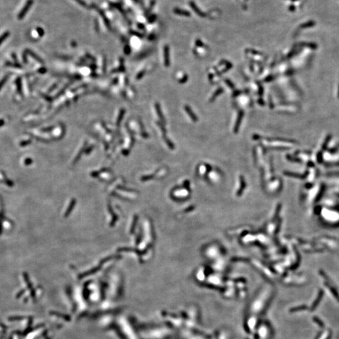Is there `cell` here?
<instances>
[{
	"label": "cell",
	"instance_id": "cell-1",
	"mask_svg": "<svg viewBox=\"0 0 339 339\" xmlns=\"http://www.w3.org/2000/svg\"><path fill=\"white\" fill-rule=\"evenodd\" d=\"M33 0H28L27 3H26L25 5L24 6V7L23 8V9L20 11V13L18 15V18L19 20H21L24 18V16H25V15L27 14V13L28 12V11L30 10V7L33 4Z\"/></svg>",
	"mask_w": 339,
	"mask_h": 339
},
{
	"label": "cell",
	"instance_id": "cell-2",
	"mask_svg": "<svg viewBox=\"0 0 339 339\" xmlns=\"http://www.w3.org/2000/svg\"><path fill=\"white\" fill-rule=\"evenodd\" d=\"M15 84L16 85V89L18 94L22 95V85H21V80L20 77H18L15 80Z\"/></svg>",
	"mask_w": 339,
	"mask_h": 339
},
{
	"label": "cell",
	"instance_id": "cell-3",
	"mask_svg": "<svg viewBox=\"0 0 339 339\" xmlns=\"http://www.w3.org/2000/svg\"><path fill=\"white\" fill-rule=\"evenodd\" d=\"M5 65H7V66L15 67V68H21V67H21V65L19 63H16V62H7L5 63Z\"/></svg>",
	"mask_w": 339,
	"mask_h": 339
},
{
	"label": "cell",
	"instance_id": "cell-4",
	"mask_svg": "<svg viewBox=\"0 0 339 339\" xmlns=\"http://www.w3.org/2000/svg\"><path fill=\"white\" fill-rule=\"evenodd\" d=\"M10 75H11L10 74L6 75V76H4V77L3 78V79H1V80H0V90H1V89H2V87L4 86V84H5V83L7 82V80H8V79H9V77H10Z\"/></svg>",
	"mask_w": 339,
	"mask_h": 339
},
{
	"label": "cell",
	"instance_id": "cell-5",
	"mask_svg": "<svg viewBox=\"0 0 339 339\" xmlns=\"http://www.w3.org/2000/svg\"><path fill=\"white\" fill-rule=\"evenodd\" d=\"M9 36H10V32L8 31L4 32L3 34L1 35L0 36V45L3 43V42Z\"/></svg>",
	"mask_w": 339,
	"mask_h": 339
},
{
	"label": "cell",
	"instance_id": "cell-6",
	"mask_svg": "<svg viewBox=\"0 0 339 339\" xmlns=\"http://www.w3.org/2000/svg\"><path fill=\"white\" fill-rule=\"evenodd\" d=\"M3 211L1 210L0 212V235H1V232H2V222L3 219Z\"/></svg>",
	"mask_w": 339,
	"mask_h": 339
},
{
	"label": "cell",
	"instance_id": "cell-7",
	"mask_svg": "<svg viewBox=\"0 0 339 339\" xmlns=\"http://www.w3.org/2000/svg\"><path fill=\"white\" fill-rule=\"evenodd\" d=\"M30 140H27V141H23L20 143V146H27V145L30 144Z\"/></svg>",
	"mask_w": 339,
	"mask_h": 339
},
{
	"label": "cell",
	"instance_id": "cell-8",
	"mask_svg": "<svg viewBox=\"0 0 339 339\" xmlns=\"http://www.w3.org/2000/svg\"><path fill=\"white\" fill-rule=\"evenodd\" d=\"M22 57H23V61L24 62V63L27 64V61H28V60H27V53L24 52V53L23 54V55H22Z\"/></svg>",
	"mask_w": 339,
	"mask_h": 339
},
{
	"label": "cell",
	"instance_id": "cell-9",
	"mask_svg": "<svg viewBox=\"0 0 339 339\" xmlns=\"http://www.w3.org/2000/svg\"><path fill=\"white\" fill-rule=\"evenodd\" d=\"M37 32H38V33H39V35L40 36H42L43 35V30L42 28H37Z\"/></svg>",
	"mask_w": 339,
	"mask_h": 339
},
{
	"label": "cell",
	"instance_id": "cell-10",
	"mask_svg": "<svg viewBox=\"0 0 339 339\" xmlns=\"http://www.w3.org/2000/svg\"><path fill=\"white\" fill-rule=\"evenodd\" d=\"M12 56H13V60H15V62H16V63H18V59H16V54H15V53H13V54H12Z\"/></svg>",
	"mask_w": 339,
	"mask_h": 339
},
{
	"label": "cell",
	"instance_id": "cell-11",
	"mask_svg": "<svg viewBox=\"0 0 339 339\" xmlns=\"http://www.w3.org/2000/svg\"><path fill=\"white\" fill-rule=\"evenodd\" d=\"M4 124V120H3V119H1V120H0V128L2 127Z\"/></svg>",
	"mask_w": 339,
	"mask_h": 339
},
{
	"label": "cell",
	"instance_id": "cell-12",
	"mask_svg": "<svg viewBox=\"0 0 339 339\" xmlns=\"http://www.w3.org/2000/svg\"><path fill=\"white\" fill-rule=\"evenodd\" d=\"M30 161H31V160H30V159H27V160H25V164H26V165H29V164H30Z\"/></svg>",
	"mask_w": 339,
	"mask_h": 339
}]
</instances>
